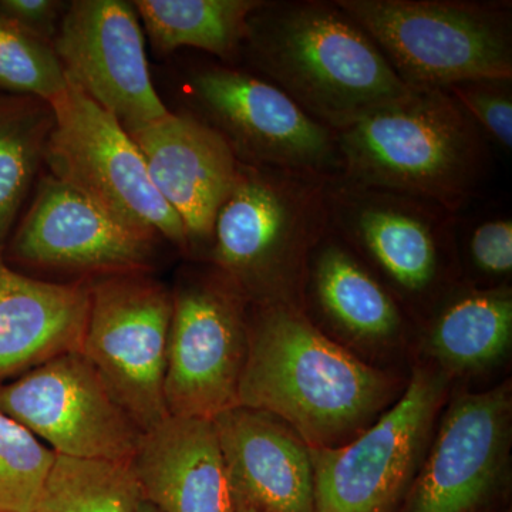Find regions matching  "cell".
Instances as JSON below:
<instances>
[{
  "instance_id": "6da1fadb",
  "label": "cell",
  "mask_w": 512,
  "mask_h": 512,
  "mask_svg": "<svg viewBox=\"0 0 512 512\" xmlns=\"http://www.w3.org/2000/svg\"><path fill=\"white\" fill-rule=\"evenodd\" d=\"M397 383L330 339L298 306L249 303L239 406L284 420L311 448L349 443L393 402Z\"/></svg>"
},
{
  "instance_id": "7a4b0ae2",
  "label": "cell",
  "mask_w": 512,
  "mask_h": 512,
  "mask_svg": "<svg viewBox=\"0 0 512 512\" xmlns=\"http://www.w3.org/2000/svg\"><path fill=\"white\" fill-rule=\"evenodd\" d=\"M238 60L336 134L417 90L335 0H261Z\"/></svg>"
},
{
  "instance_id": "3957f363",
  "label": "cell",
  "mask_w": 512,
  "mask_h": 512,
  "mask_svg": "<svg viewBox=\"0 0 512 512\" xmlns=\"http://www.w3.org/2000/svg\"><path fill=\"white\" fill-rule=\"evenodd\" d=\"M350 183L433 202L453 214L484 194L495 174L494 146L444 89H417L338 133Z\"/></svg>"
},
{
  "instance_id": "277c9868",
  "label": "cell",
  "mask_w": 512,
  "mask_h": 512,
  "mask_svg": "<svg viewBox=\"0 0 512 512\" xmlns=\"http://www.w3.org/2000/svg\"><path fill=\"white\" fill-rule=\"evenodd\" d=\"M328 178L239 163L208 261L249 303L302 309L309 258L329 232Z\"/></svg>"
},
{
  "instance_id": "5b68a950",
  "label": "cell",
  "mask_w": 512,
  "mask_h": 512,
  "mask_svg": "<svg viewBox=\"0 0 512 512\" xmlns=\"http://www.w3.org/2000/svg\"><path fill=\"white\" fill-rule=\"evenodd\" d=\"M412 89L512 79L510 0H335Z\"/></svg>"
},
{
  "instance_id": "8992f818",
  "label": "cell",
  "mask_w": 512,
  "mask_h": 512,
  "mask_svg": "<svg viewBox=\"0 0 512 512\" xmlns=\"http://www.w3.org/2000/svg\"><path fill=\"white\" fill-rule=\"evenodd\" d=\"M329 227L386 285L400 305L433 306L458 286V224L453 214L412 195L328 181Z\"/></svg>"
},
{
  "instance_id": "52a82bcc",
  "label": "cell",
  "mask_w": 512,
  "mask_h": 512,
  "mask_svg": "<svg viewBox=\"0 0 512 512\" xmlns=\"http://www.w3.org/2000/svg\"><path fill=\"white\" fill-rule=\"evenodd\" d=\"M450 376L417 367L390 409L349 443L311 448L313 512H394L423 463Z\"/></svg>"
},
{
  "instance_id": "ba28073f",
  "label": "cell",
  "mask_w": 512,
  "mask_h": 512,
  "mask_svg": "<svg viewBox=\"0 0 512 512\" xmlns=\"http://www.w3.org/2000/svg\"><path fill=\"white\" fill-rule=\"evenodd\" d=\"M50 104L56 121L45 157L49 174L126 227L190 252L183 221L119 121L70 83Z\"/></svg>"
},
{
  "instance_id": "9c48e42d",
  "label": "cell",
  "mask_w": 512,
  "mask_h": 512,
  "mask_svg": "<svg viewBox=\"0 0 512 512\" xmlns=\"http://www.w3.org/2000/svg\"><path fill=\"white\" fill-rule=\"evenodd\" d=\"M188 113L217 131L241 164L333 178L342 174L338 134L303 113L262 77L227 63L184 76Z\"/></svg>"
},
{
  "instance_id": "30bf717a",
  "label": "cell",
  "mask_w": 512,
  "mask_h": 512,
  "mask_svg": "<svg viewBox=\"0 0 512 512\" xmlns=\"http://www.w3.org/2000/svg\"><path fill=\"white\" fill-rule=\"evenodd\" d=\"M248 308L245 296L212 266L181 279L173 292L164 377L170 416L214 420L239 406Z\"/></svg>"
},
{
  "instance_id": "8fae6325",
  "label": "cell",
  "mask_w": 512,
  "mask_h": 512,
  "mask_svg": "<svg viewBox=\"0 0 512 512\" xmlns=\"http://www.w3.org/2000/svg\"><path fill=\"white\" fill-rule=\"evenodd\" d=\"M89 285L80 352L144 433L170 417L164 377L173 292L148 272L99 276Z\"/></svg>"
},
{
  "instance_id": "7c38bea8",
  "label": "cell",
  "mask_w": 512,
  "mask_h": 512,
  "mask_svg": "<svg viewBox=\"0 0 512 512\" xmlns=\"http://www.w3.org/2000/svg\"><path fill=\"white\" fill-rule=\"evenodd\" d=\"M0 413L59 456L130 464L143 431L80 350L0 386Z\"/></svg>"
},
{
  "instance_id": "4fadbf2b",
  "label": "cell",
  "mask_w": 512,
  "mask_h": 512,
  "mask_svg": "<svg viewBox=\"0 0 512 512\" xmlns=\"http://www.w3.org/2000/svg\"><path fill=\"white\" fill-rule=\"evenodd\" d=\"M52 43L67 82L128 134L170 113L151 80L133 2L74 0L64 9Z\"/></svg>"
},
{
  "instance_id": "5bb4252c",
  "label": "cell",
  "mask_w": 512,
  "mask_h": 512,
  "mask_svg": "<svg viewBox=\"0 0 512 512\" xmlns=\"http://www.w3.org/2000/svg\"><path fill=\"white\" fill-rule=\"evenodd\" d=\"M511 421L508 383L454 397L441 414L404 512H476L504 474Z\"/></svg>"
},
{
  "instance_id": "9a60e30c",
  "label": "cell",
  "mask_w": 512,
  "mask_h": 512,
  "mask_svg": "<svg viewBox=\"0 0 512 512\" xmlns=\"http://www.w3.org/2000/svg\"><path fill=\"white\" fill-rule=\"evenodd\" d=\"M160 244L46 174L10 238V254L26 265L99 278L150 272Z\"/></svg>"
},
{
  "instance_id": "2e32d148",
  "label": "cell",
  "mask_w": 512,
  "mask_h": 512,
  "mask_svg": "<svg viewBox=\"0 0 512 512\" xmlns=\"http://www.w3.org/2000/svg\"><path fill=\"white\" fill-rule=\"evenodd\" d=\"M128 136L154 187L183 221L190 252L207 254L215 218L237 181L239 161L231 148L188 111H170Z\"/></svg>"
},
{
  "instance_id": "e0dca14e",
  "label": "cell",
  "mask_w": 512,
  "mask_h": 512,
  "mask_svg": "<svg viewBox=\"0 0 512 512\" xmlns=\"http://www.w3.org/2000/svg\"><path fill=\"white\" fill-rule=\"evenodd\" d=\"M212 423L234 500L264 512H313L311 453L284 420L237 406Z\"/></svg>"
},
{
  "instance_id": "ac0fdd59",
  "label": "cell",
  "mask_w": 512,
  "mask_h": 512,
  "mask_svg": "<svg viewBox=\"0 0 512 512\" xmlns=\"http://www.w3.org/2000/svg\"><path fill=\"white\" fill-rule=\"evenodd\" d=\"M160 512H232L234 497L212 420L167 417L144 431L130 463Z\"/></svg>"
},
{
  "instance_id": "d6986e66",
  "label": "cell",
  "mask_w": 512,
  "mask_h": 512,
  "mask_svg": "<svg viewBox=\"0 0 512 512\" xmlns=\"http://www.w3.org/2000/svg\"><path fill=\"white\" fill-rule=\"evenodd\" d=\"M89 282L40 281L0 256V380L82 349Z\"/></svg>"
},
{
  "instance_id": "ffe728a7",
  "label": "cell",
  "mask_w": 512,
  "mask_h": 512,
  "mask_svg": "<svg viewBox=\"0 0 512 512\" xmlns=\"http://www.w3.org/2000/svg\"><path fill=\"white\" fill-rule=\"evenodd\" d=\"M302 312L318 313L330 328L366 345L392 343L406 329L396 296L330 227L309 258Z\"/></svg>"
},
{
  "instance_id": "44dd1931",
  "label": "cell",
  "mask_w": 512,
  "mask_h": 512,
  "mask_svg": "<svg viewBox=\"0 0 512 512\" xmlns=\"http://www.w3.org/2000/svg\"><path fill=\"white\" fill-rule=\"evenodd\" d=\"M512 292L458 286L433 312L427 348L444 373H473L503 359L511 348Z\"/></svg>"
},
{
  "instance_id": "7402d4cb",
  "label": "cell",
  "mask_w": 512,
  "mask_h": 512,
  "mask_svg": "<svg viewBox=\"0 0 512 512\" xmlns=\"http://www.w3.org/2000/svg\"><path fill=\"white\" fill-rule=\"evenodd\" d=\"M261 0H136L154 49L171 53L181 47L202 50L222 63H237L245 25Z\"/></svg>"
},
{
  "instance_id": "603a6c76",
  "label": "cell",
  "mask_w": 512,
  "mask_h": 512,
  "mask_svg": "<svg viewBox=\"0 0 512 512\" xmlns=\"http://www.w3.org/2000/svg\"><path fill=\"white\" fill-rule=\"evenodd\" d=\"M55 121V111L47 101L0 93V251L45 165Z\"/></svg>"
},
{
  "instance_id": "cb8c5ba5",
  "label": "cell",
  "mask_w": 512,
  "mask_h": 512,
  "mask_svg": "<svg viewBox=\"0 0 512 512\" xmlns=\"http://www.w3.org/2000/svg\"><path fill=\"white\" fill-rule=\"evenodd\" d=\"M141 498L130 464L56 454L35 512H134Z\"/></svg>"
},
{
  "instance_id": "d4e9b609",
  "label": "cell",
  "mask_w": 512,
  "mask_h": 512,
  "mask_svg": "<svg viewBox=\"0 0 512 512\" xmlns=\"http://www.w3.org/2000/svg\"><path fill=\"white\" fill-rule=\"evenodd\" d=\"M69 87L53 43L0 13V89L52 103Z\"/></svg>"
},
{
  "instance_id": "484cf974",
  "label": "cell",
  "mask_w": 512,
  "mask_h": 512,
  "mask_svg": "<svg viewBox=\"0 0 512 512\" xmlns=\"http://www.w3.org/2000/svg\"><path fill=\"white\" fill-rule=\"evenodd\" d=\"M56 454L0 413V512H35Z\"/></svg>"
},
{
  "instance_id": "4316f807",
  "label": "cell",
  "mask_w": 512,
  "mask_h": 512,
  "mask_svg": "<svg viewBox=\"0 0 512 512\" xmlns=\"http://www.w3.org/2000/svg\"><path fill=\"white\" fill-rule=\"evenodd\" d=\"M494 147L512 148V79H477L446 87Z\"/></svg>"
},
{
  "instance_id": "83f0119b",
  "label": "cell",
  "mask_w": 512,
  "mask_h": 512,
  "mask_svg": "<svg viewBox=\"0 0 512 512\" xmlns=\"http://www.w3.org/2000/svg\"><path fill=\"white\" fill-rule=\"evenodd\" d=\"M467 258L471 268L488 279L508 278L512 272V220L507 215L485 218L470 229Z\"/></svg>"
},
{
  "instance_id": "f1b7e54d",
  "label": "cell",
  "mask_w": 512,
  "mask_h": 512,
  "mask_svg": "<svg viewBox=\"0 0 512 512\" xmlns=\"http://www.w3.org/2000/svg\"><path fill=\"white\" fill-rule=\"evenodd\" d=\"M56 0H0V13L40 39L52 43L66 6Z\"/></svg>"
},
{
  "instance_id": "f546056e",
  "label": "cell",
  "mask_w": 512,
  "mask_h": 512,
  "mask_svg": "<svg viewBox=\"0 0 512 512\" xmlns=\"http://www.w3.org/2000/svg\"><path fill=\"white\" fill-rule=\"evenodd\" d=\"M232 512H264L258 510V508L252 507L244 501L234 500V511Z\"/></svg>"
},
{
  "instance_id": "4dcf8cb0",
  "label": "cell",
  "mask_w": 512,
  "mask_h": 512,
  "mask_svg": "<svg viewBox=\"0 0 512 512\" xmlns=\"http://www.w3.org/2000/svg\"><path fill=\"white\" fill-rule=\"evenodd\" d=\"M134 512H160L154 507L153 504L148 503V501L143 500L141 498L140 503L137 504L136 510Z\"/></svg>"
}]
</instances>
